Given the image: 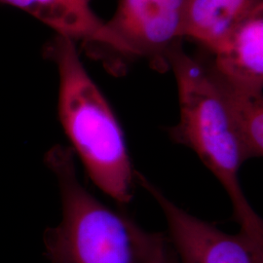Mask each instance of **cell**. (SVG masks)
Listing matches in <instances>:
<instances>
[{"label": "cell", "mask_w": 263, "mask_h": 263, "mask_svg": "<svg viewBox=\"0 0 263 263\" xmlns=\"http://www.w3.org/2000/svg\"><path fill=\"white\" fill-rule=\"evenodd\" d=\"M210 55L200 59L215 76L238 89L262 94L263 6Z\"/></svg>", "instance_id": "cell-6"}, {"label": "cell", "mask_w": 263, "mask_h": 263, "mask_svg": "<svg viewBox=\"0 0 263 263\" xmlns=\"http://www.w3.org/2000/svg\"><path fill=\"white\" fill-rule=\"evenodd\" d=\"M170 69L179 92V120L171 139L196 153L226 189L240 231L263 242V222L245 195L239 172L247 161L226 102L200 59L189 56L181 42L170 51Z\"/></svg>", "instance_id": "cell-3"}, {"label": "cell", "mask_w": 263, "mask_h": 263, "mask_svg": "<svg viewBox=\"0 0 263 263\" xmlns=\"http://www.w3.org/2000/svg\"><path fill=\"white\" fill-rule=\"evenodd\" d=\"M47 54L58 67V114L68 147L97 187L118 204H129L136 170L112 107L86 70L76 41L57 35Z\"/></svg>", "instance_id": "cell-2"}, {"label": "cell", "mask_w": 263, "mask_h": 263, "mask_svg": "<svg viewBox=\"0 0 263 263\" xmlns=\"http://www.w3.org/2000/svg\"><path fill=\"white\" fill-rule=\"evenodd\" d=\"M263 0H186L182 36L201 44L211 54Z\"/></svg>", "instance_id": "cell-7"}, {"label": "cell", "mask_w": 263, "mask_h": 263, "mask_svg": "<svg viewBox=\"0 0 263 263\" xmlns=\"http://www.w3.org/2000/svg\"><path fill=\"white\" fill-rule=\"evenodd\" d=\"M45 164L62 201L61 221L44 233L51 263H164L172 251L167 234L143 229L125 213L106 206L79 180L72 151L56 144Z\"/></svg>", "instance_id": "cell-1"}, {"label": "cell", "mask_w": 263, "mask_h": 263, "mask_svg": "<svg viewBox=\"0 0 263 263\" xmlns=\"http://www.w3.org/2000/svg\"><path fill=\"white\" fill-rule=\"evenodd\" d=\"M202 62V60L200 59ZM203 63V62H202ZM209 76L222 96L242 141L247 160L263 154V94L238 89L215 76L208 66Z\"/></svg>", "instance_id": "cell-9"}, {"label": "cell", "mask_w": 263, "mask_h": 263, "mask_svg": "<svg viewBox=\"0 0 263 263\" xmlns=\"http://www.w3.org/2000/svg\"><path fill=\"white\" fill-rule=\"evenodd\" d=\"M186 0H119L112 18L104 23L99 44L86 48L104 62L114 56L106 69L123 74L132 61L142 59L158 72L170 70V51L182 42Z\"/></svg>", "instance_id": "cell-4"}, {"label": "cell", "mask_w": 263, "mask_h": 263, "mask_svg": "<svg viewBox=\"0 0 263 263\" xmlns=\"http://www.w3.org/2000/svg\"><path fill=\"white\" fill-rule=\"evenodd\" d=\"M24 10L53 28L57 35L81 40L85 47L101 42L104 22L90 7V0H0Z\"/></svg>", "instance_id": "cell-8"}, {"label": "cell", "mask_w": 263, "mask_h": 263, "mask_svg": "<svg viewBox=\"0 0 263 263\" xmlns=\"http://www.w3.org/2000/svg\"><path fill=\"white\" fill-rule=\"evenodd\" d=\"M164 263H179L178 258H177V255L175 254L173 248H172V251H171V253H170L169 255H168L166 261Z\"/></svg>", "instance_id": "cell-10"}, {"label": "cell", "mask_w": 263, "mask_h": 263, "mask_svg": "<svg viewBox=\"0 0 263 263\" xmlns=\"http://www.w3.org/2000/svg\"><path fill=\"white\" fill-rule=\"evenodd\" d=\"M135 178L161 208L179 263H263V242L243 231L226 233L179 207L141 172L136 170Z\"/></svg>", "instance_id": "cell-5"}]
</instances>
